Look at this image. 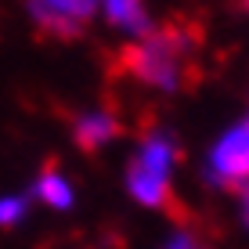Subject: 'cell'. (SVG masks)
I'll return each instance as SVG.
<instances>
[{"instance_id": "1", "label": "cell", "mask_w": 249, "mask_h": 249, "mask_svg": "<svg viewBox=\"0 0 249 249\" xmlns=\"http://www.w3.org/2000/svg\"><path fill=\"white\" fill-rule=\"evenodd\" d=\"M192 51L195 40L181 25H152L126 47V72L134 76L141 87L174 94L184 87L188 72H192Z\"/></svg>"}, {"instance_id": "2", "label": "cell", "mask_w": 249, "mask_h": 249, "mask_svg": "<svg viewBox=\"0 0 249 249\" xmlns=\"http://www.w3.org/2000/svg\"><path fill=\"white\" fill-rule=\"evenodd\" d=\"M177 166V144L166 130H152L141 137L130 166H126V188L141 206H159L170 202V181Z\"/></svg>"}, {"instance_id": "3", "label": "cell", "mask_w": 249, "mask_h": 249, "mask_svg": "<svg viewBox=\"0 0 249 249\" xmlns=\"http://www.w3.org/2000/svg\"><path fill=\"white\" fill-rule=\"evenodd\" d=\"M206 177L217 188H246L249 184V112L228 134L217 137V144L206 156Z\"/></svg>"}, {"instance_id": "4", "label": "cell", "mask_w": 249, "mask_h": 249, "mask_svg": "<svg viewBox=\"0 0 249 249\" xmlns=\"http://www.w3.org/2000/svg\"><path fill=\"white\" fill-rule=\"evenodd\" d=\"M25 15L36 22V29L51 36H80L98 18V0H22Z\"/></svg>"}, {"instance_id": "5", "label": "cell", "mask_w": 249, "mask_h": 249, "mask_svg": "<svg viewBox=\"0 0 249 249\" xmlns=\"http://www.w3.org/2000/svg\"><path fill=\"white\" fill-rule=\"evenodd\" d=\"M116 134H119V119L108 112V108H87V112H80L76 123H72V141H76V148H83L87 156L101 152L105 144H112Z\"/></svg>"}, {"instance_id": "6", "label": "cell", "mask_w": 249, "mask_h": 249, "mask_svg": "<svg viewBox=\"0 0 249 249\" xmlns=\"http://www.w3.org/2000/svg\"><path fill=\"white\" fill-rule=\"evenodd\" d=\"M98 15L105 18V25H112L116 33H123L130 40L152 29L148 0H98Z\"/></svg>"}, {"instance_id": "7", "label": "cell", "mask_w": 249, "mask_h": 249, "mask_svg": "<svg viewBox=\"0 0 249 249\" xmlns=\"http://www.w3.org/2000/svg\"><path fill=\"white\" fill-rule=\"evenodd\" d=\"M33 199H40L47 210H69L72 206V184L58 170H44L33 184Z\"/></svg>"}, {"instance_id": "8", "label": "cell", "mask_w": 249, "mask_h": 249, "mask_svg": "<svg viewBox=\"0 0 249 249\" xmlns=\"http://www.w3.org/2000/svg\"><path fill=\"white\" fill-rule=\"evenodd\" d=\"M25 210H29V199H25V195H4V199H0V224L4 228L18 224L25 217Z\"/></svg>"}, {"instance_id": "9", "label": "cell", "mask_w": 249, "mask_h": 249, "mask_svg": "<svg viewBox=\"0 0 249 249\" xmlns=\"http://www.w3.org/2000/svg\"><path fill=\"white\" fill-rule=\"evenodd\" d=\"M162 249H206V246L199 242V235H192V231H177V235L166 238Z\"/></svg>"}, {"instance_id": "10", "label": "cell", "mask_w": 249, "mask_h": 249, "mask_svg": "<svg viewBox=\"0 0 249 249\" xmlns=\"http://www.w3.org/2000/svg\"><path fill=\"white\" fill-rule=\"evenodd\" d=\"M238 213H242V224L249 228V184L238 188Z\"/></svg>"}, {"instance_id": "11", "label": "cell", "mask_w": 249, "mask_h": 249, "mask_svg": "<svg viewBox=\"0 0 249 249\" xmlns=\"http://www.w3.org/2000/svg\"><path fill=\"white\" fill-rule=\"evenodd\" d=\"M246 7H249V0H246Z\"/></svg>"}]
</instances>
